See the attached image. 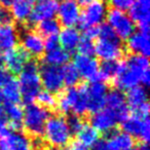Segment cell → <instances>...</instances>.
<instances>
[{
	"label": "cell",
	"instance_id": "1",
	"mask_svg": "<svg viewBox=\"0 0 150 150\" xmlns=\"http://www.w3.org/2000/svg\"><path fill=\"white\" fill-rule=\"evenodd\" d=\"M114 84L119 91H129L139 84L146 88L150 82L148 58L138 54L127 57L125 62L119 64Z\"/></svg>",
	"mask_w": 150,
	"mask_h": 150
},
{
	"label": "cell",
	"instance_id": "2",
	"mask_svg": "<svg viewBox=\"0 0 150 150\" xmlns=\"http://www.w3.org/2000/svg\"><path fill=\"white\" fill-rule=\"evenodd\" d=\"M98 42L95 44V54L105 61H117L123 56L121 40L116 36L110 26L102 24L98 27Z\"/></svg>",
	"mask_w": 150,
	"mask_h": 150
},
{
	"label": "cell",
	"instance_id": "3",
	"mask_svg": "<svg viewBox=\"0 0 150 150\" xmlns=\"http://www.w3.org/2000/svg\"><path fill=\"white\" fill-rule=\"evenodd\" d=\"M21 92L22 101L27 104L34 103L41 92V81L39 76V67L35 61H29L19 74L18 81Z\"/></svg>",
	"mask_w": 150,
	"mask_h": 150
},
{
	"label": "cell",
	"instance_id": "4",
	"mask_svg": "<svg viewBox=\"0 0 150 150\" xmlns=\"http://www.w3.org/2000/svg\"><path fill=\"white\" fill-rule=\"evenodd\" d=\"M57 106L60 112L73 115L83 116L88 111V96H86V86H74L68 88L57 100Z\"/></svg>",
	"mask_w": 150,
	"mask_h": 150
},
{
	"label": "cell",
	"instance_id": "5",
	"mask_svg": "<svg viewBox=\"0 0 150 150\" xmlns=\"http://www.w3.org/2000/svg\"><path fill=\"white\" fill-rule=\"evenodd\" d=\"M71 136L66 119L62 115L50 116L44 127L43 137L45 143L52 149L64 148L70 142Z\"/></svg>",
	"mask_w": 150,
	"mask_h": 150
},
{
	"label": "cell",
	"instance_id": "6",
	"mask_svg": "<svg viewBox=\"0 0 150 150\" xmlns=\"http://www.w3.org/2000/svg\"><path fill=\"white\" fill-rule=\"evenodd\" d=\"M50 118V111L39 104L31 103L26 105L23 113V125L30 136L38 139L43 135V129L47 119Z\"/></svg>",
	"mask_w": 150,
	"mask_h": 150
},
{
	"label": "cell",
	"instance_id": "7",
	"mask_svg": "<svg viewBox=\"0 0 150 150\" xmlns=\"http://www.w3.org/2000/svg\"><path fill=\"white\" fill-rule=\"evenodd\" d=\"M107 13H108V7L105 1L93 0L86 4L82 13H80L78 24L82 30L98 27L99 25H102L103 22L106 20Z\"/></svg>",
	"mask_w": 150,
	"mask_h": 150
},
{
	"label": "cell",
	"instance_id": "8",
	"mask_svg": "<svg viewBox=\"0 0 150 150\" xmlns=\"http://www.w3.org/2000/svg\"><path fill=\"white\" fill-rule=\"evenodd\" d=\"M106 20L120 40H127L129 36L136 32V25L125 11L112 8L107 13Z\"/></svg>",
	"mask_w": 150,
	"mask_h": 150
},
{
	"label": "cell",
	"instance_id": "9",
	"mask_svg": "<svg viewBox=\"0 0 150 150\" xmlns=\"http://www.w3.org/2000/svg\"><path fill=\"white\" fill-rule=\"evenodd\" d=\"M122 129L125 134L131 136L132 138H136L141 143L147 144L150 139V123L149 118L139 117L133 115L129 116L125 121L121 122Z\"/></svg>",
	"mask_w": 150,
	"mask_h": 150
},
{
	"label": "cell",
	"instance_id": "10",
	"mask_svg": "<svg viewBox=\"0 0 150 150\" xmlns=\"http://www.w3.org/2000/svg\"><path fill=\"white\" fill-rule=\"evenodd\" d=\"M127 106L133 111V115L146 118L149 115V104L146 88L138 86L132 90L127 91L125 96Z\"/></svg>",
	"mask_w": 150,
	"mask_h": 150
},
{
	"label": "cell",
	"instance_id": "11",
	"mask_svg": "<svg viewBox=\"0 0 150 150\" xmlns=\"http://www.w3.org/2000/svg\"><path fill=\"white\" fill-rule=\"evenodd\" d=\"M39 76L41 86L45 88L46 92H50L54 95L60 93L64 88L61 67L44 64L39 69Z\"/></svg>",
	"mask_w": 150,
	"mask_h": 150
},
{
	"label": "cell",
	"instance_id": "12",
	"mask_svg": "<svg viewBox=\"0 0 150 150\" xmlns=\"http://www.w3.org/2000/svg\"><path fill=\"white\" fill-rule=\"evenodd\" d=\"M105 108L114 114L118 122H122L129 117V106L125 100V95L117 88L108 91L105 100Z\"/></svg>",
	"mask_w": 150,
	"mask_h": 150
},
{
	"label": "cell",
	"instance_id": "13",
	"mask_svg": "<svg viewBox=\"0 0 150 150\" xmlns=\"http://www.w3.org/2000/svg\"><path fill=\"white\" fill-rule=\"evenodd\" d=\"M0 150H33V143L26 134L7 131L0 136Z\"/></svg>",
	"mask_w": 150,
	"mask_h": 150
},
{
	"label": "cell",
	"instance_id": "14",
	"mask_svg": "<svg viewBox=\"0 0 150 150\" xmlns=\"http://www.w3.org/2000/svg\"><path fill=\"white\" fill-rule=\"evenodd\" d=\"M108 88L104 81L91 82L86 86V96H88V111L96 113L105 108V100H106Z\"/></svg>",
	"mask_w": 150,
	"mask_h": 150
},
{
	"label": "cell",
	"instance_id": "15",
	"mask_svg": "<svg viewBox=\"0 0 150 150\" xmlns=\"http://www.w3.org/2000/svg\"><path fill=\"white\" fill-rule=\"evenodd\" d=\"M80 11L79 3L76 0H64L58 5V22L60 25L67 27H73L74 25L78 24L80 18Z\"/></svg>",
	"mask_w": 150,
	"mask_h": 150
},
{
	"label": "cell",
	"instance_id": "16",
	"mask_svg": "<svg viewBox=\"0 0 150 150\" xmlns=\"http://www.w3.org/2000/svg\"><path fill=\"white\" fill-rule=\"evenodd\" d=\"M73 66L78 71L80 77L90 80L91 82L103 81L99 74V63L93 57L77 54L74 58Z\"/></svg>",
	"mask_w": 150,
	"mask_h": 150
},
{
	"label": "cell",
	"instance_id": "17",
	"mask_svg": "<svg viewBox=\"0 0 150 150\" xmlns=\"http://www.w3.org/2000/svg\"><path fill=\"white\" fill-rule=\"evenodd\" d=\"M129 18L134 24L139 26L141 31L149 32L150 21V1L149 0H135L129 7Z\"/></svg>",
	"mask_w": 150,
	"mask_h": 150
},
{
	"label": "cell",
	"instance_id": "18",
	"mask_svg": "<svg viewBox=\"0 0 150 150\" xmlns=\"http://www.w3.org/2000/svg\"><path fill=\"white\" fill-rule=\"evenodd\" d=\"M58 5L57 0H36L28 23L35 25L43 20L54 19L57 15Z\"/></svg>",
	"mask_w": 150,
	"mask_h": 150
},
{
	"label": "cell",
	"instance_id": "19",
	"mask_svg": "<svg viewBox=\"0 0 150 150\" xmlns=\"http://www.w3.org/2000/svg\"><path fill=\"white\" fill-rule=\"evenodd\" d=\"M21 43L23 50L29 56L34 58L42 56L44 52V39L38 32L28 30L21 36Z\"/></svg>",
	"mask_w": 150,
	"mask_h": 150
},
{
	"label": "cell",
	"instance_id": "20",
	"mask_svg": "<svg viewBox=\"0 0 150 150\" xmlns=\"http://www.w3.org/2000/svg\"><path fill=\"white\" fill-rule=\"evenodd\" d=\"M91 125L100 133L110 134L114 131L118 121L110 110L104 108L98 112L93 113L91 117Z\"/></svg>",
	"mask_w": 150,
	"mask_h": 150
},
{
	"label": "cell",
	"instance_id": "21",
	"mask_svg": "<svg viewBox=\"0 0 150 150\" xmlns=\"http://www.w3.org/2000/svg\"><path fill=\"white\" fill-rule=\"evenodd\" d=\"M127 50L133 52V54L147 58L150 54V41L148 32L141 30L134 32L127 39Z\"/></svg>",
	"mask_w": 150,
	"mask_h": 150
},
{
	"label": "cell",
	"instance_id": "22",
	"mask_svg": "<svg viewBox=\"0 0 150 150\" xmlns=\"http://www.w3.org/2000/svg\"><path fill=\"white\" fill-rule=\"evenodd\" d=\"M29 61V54L23 48L16 47L7 52L4 56V64L7 67V71L13 74H20Z\"/></svg>",
	"mask_w": 150,
	"mask_h": 150
},
{
	"label": "cell",
	"instance_id": "23",
	"mask_svg": "<svg viewBox=\"0 0 150 150\" xmlns=\"http://www.w3.org/2000/svg\"><path fill=\"white\" fill-rule=\"evenodd\" d=\"M19 32L13 24L0 26V52H7L19 43Z\"/></svg>",
	"mask_w": 150,
	"mask_h": 150
},
{
	"label": "cell",
	"instance_id": "24",
	"mask_svg": "<svg viewBox=\"0 0 150 150\" xmlns=\"http://www.w3.org/2000/svg\"><path fill=\"white\" fill-rule=\"evenodd\" d=\"M36 0H13L11 6V16L18 23L28 22Z\"/></svg>",
	"mask_w": 150,
	"mask_h": 150
},
{
	"label": "cell",
	"instance_id": "25",
	"mask_svg": "<svg viewBox=\"0 0 150 150\" xmlns=\"http://www.w3.org/2000/svg\"><path fill=\"white\" fill-rule=\"evenodd\" d=\"M80 33L76 28L67 27L64 28L62 31H60L58 35L59 43L60 46L70 54L71 52H74L80 41Z\"/></svg>",
	"mask_w": 150,
	"mask_h": 150
},
{
	"label": "cell",
	"instance_id": "26",
	"mask_svg": "<svg viewBox=\"0 0 150 150\" xmlns=\"http://www.w3.org/2000/svg\"><path fill=\"white\" fill-rule=\"evenodd\" d=\"M106 143L110 150H133L135 147L134 139L125 132H111Z\"/></svg>",
	"mask_w": 150,
	"mask_h": 150
},
{
	"label": "cell",
	"instance_id": "27",
	"mask_svg": "<svg viewBox=\"0 0 150 150\" xmlns=\"http://www.w3.org/2000/svg\"><path fill=\"white\" fill-rule=\"evenodd\" d=\"M3 112L8 121V125L11 131L19 132L23 125V113L24 110L19 104L5 103L3 106Z\"/></svg>",
	"mask_w": 150,
	"mask_h": 150
},
{
	"label": "cell",
	"instance_id": "28",
	"mask_svg": "<svg viewBox=\"0 0 150 150\" xmlns=\"http://www.w3.org/2000/svg\"><path fill=\"white\" fill-rule=\"evenodd\" d=\"M69 60H70V54L63 50L61 46L50 50H45L43 57L44 64L56 67H61L68 64Z\"/></svg>",
	"mask_w": 150,
	"mask_h": 150
},
{
	"label": "cell",
	"instance_id": "29",
	"mask_svg": "<svg viewBox=\"0 0 150 150\" xmlns=\"http://www.w3.org/2000/svg\"><path fill=\"white\" fill-rule=\"evenodd\" d=\"M78 141L86 145V147H93L100 141V134L91 125H86L77 133Z\"/></svg>",
	"mask_w": 150,
	"mask_h": 150
},
{
	"label": "cell",
	"instance_id": "30",
	"mask_svg": "<svg viewBox=\"0 0 150 150\" xmlns=\"http://www.w3.org/2000/svg\"><path fill=\"white\" fill-rule=\"evenodd\" d=\"M1 93H2L3 100H4L6 103L19 104V103L22 101L19 84H18V81H16L13 78L3 86Z\"/></svg>",
	"mask_w": 150,
	"mask_h": 150
},
{
	"label": "cell",
	"instance_id": "31",
	"mask_svg": "<svg viewBox=\"0 0 150 150\" xmlns=\"http://www.w3.org/2000/svg\"><path fill=\"white\" fill-rule=\"evenodd\" d=\"M61 69H62V76L64 86H67L68 88L77 86L81 77H80L79 73L76 70V68L73 66V64H66Z\"/></svg>",
	"mask_w": 150,
	"mask_h": 150
},
{
	"label": "cell",
	"instance_id": "32",
	"mask_svg": "<svg viewBox=\"0 0 150 150\" xmlns=\"http://www.w3.org/2000/svg\"><path fill=\"white\" fill-rule=\"evenodd\" d=\"M38 31L40 35L46 36V37H52L58 36L61 31V25L56 19H47L38 23Z\"/></svg>",
	"mask_w": 150,
	"mask_h": 150
},
{
	"label": "cell",
	"instance_id": "33",
	"mask_svg": "<svg viewBox=\"0 0 150 150\" xmlns=\"http://www.w3.org/2000/svg\"><path fill=\"white\" fill-rule=\"evenodd\" d=\"M119 64L117 61H105L99 65V74L103 81L113 79L116 75L119 68Z\"/></svg>",
	"mask_w": 150,
	"mask_h": 150
},
{
	"label": "cell",
	"instance_id": "34",
	"mask_svg": "<svg viewBox=\"0 0 150 150\" xmlns=\"http://www.w3.org/2000/svg\"><path fill=\"white\" fill-rule=\"evenodd\" d=\"M76 50H78V54L86 56V57H93L95 54L94 40L83 36V37L80 38V41L78 43Z\"/></svg>",
	"mask_w": 150,
	"mask_h": 150
},
{
	"label": "cell",
	"instance_id": "35",
	"mask_svg": "<svg viewBox=\"0 0 150 150\" xmlns=\"http://www.w3.org/2000/svg\"><path fill=\"white\" fill-rule=\"evenodd\" d=\"M39 105L45 109H52L57 106V98L54 94L46 91H41L37 97Z\"/></svg>",
	"mask_w": 150,
	"mask_h": 150
},
{
	"label": "cell",
	"instance_id": "36",
	"mask_svg": "<svg viewBox=\"0 0 150 150\" xmlns=\"http://www.w3.org/2000/svg\"><path fill=\"white\" fill-rule=\"evenodd\" d=\"M66 122L69 127V131H70L71 135H77V133L80 131V129L84 125L81 117L77 116V115H70L66 119Z\"/></svg>",
	"mask_w": 150,
	"mask_h": 150
},
{
	"label": "cell",
	"instance_id": "37",
	"mask_svg": "<svg viewBox=\"0 0 150 150\" xmlns=\"http://www.w3.org/2000/svg\"><path fill=\"white\" fill-rule=\"evenodd\" d=\"M134 1L135 0H110V3L113 6V8L125 11L131 7Z\"/></svg>",
	"mask_w": 150,
	"mask_h": 150
},
{
	"label": "cell",
	"instance_id": "38",
	"mask_svg": "<svg viewBox=\"0 0 150 150\" xmlns=\"http://www.w3.org/2000/svg\"><path fill=\"white\" fill-rule=\"evenodd\" d=\"M63 150H90L88 147H86V145H83L82 143H80L79 141H71L63 148Z\"/></svg>",
	"mask_w": 150,
	"mask_h": 150
},
{
	"label": "cell",
	"instance_id": "39",
	"mask_svg": "<svg viewBox=\"0 0 150 150\" xmlns=\"http://www.w3.org/2000/svg\"><path fill=\"white\" fill-rule=\"evenodd\" d=\"M60 46V43H59V39L58 36H52V37H48L46 39V41H44V52L45 50H54V48H57Z\"/></svg>",
	"mask_w": 150,
	"mask_h": 150
},
{
	"label": "cell",
	"instance_id": "40",
	"mask_svg": "<svg viewBox=\"0 0 150 150\" xmlns=\"http://www.w3.org/2000/svg\"><path fill=\"white\" fill-rule=\"evenodd\" d=\"M11 79H13V76L11 73L6 69L0 68V88H3Z\"/></svg>",
	"mask_w": 150,
	"mask_h": 150
},
{
	"label": "cell",
	"instance_id": "41",
	"mask_svg": "<svg viewBox=\"0 0 150 150\" xmlns=\"http://www.w3.org/2000/svg\"><path fill=\"white\" fill-rule=\"evenodd\" d=\"M8 131V121L5 116L4 112L0 108V136Z\"/></svg>",
	"mask_w": 150,
	"mask_h": 150
},
{
	"label": "cell",
	"instance_id": "42",
	"mask_svg": "<svg viewBox=\"0 0 150 150\" xmlns=\"http://www.w3.org/2000/svg\"><path fill=\"white\" fill-rule=\"evenodd\" d=\"M93 150H110L107 146L106 141H99L95 146H93Z\"/></svg>",
	"mask_w": 150,
	"mask_h": 150
},
{
	"label": "cell",
	"instance_id": "43",
	"mask_svg": "<svg viewBox=\"0 0 150 150\" xmlns=\"http://www.w3.org/2000/svg\"><path fill=\"white\" fill-rule=\"evenodd\" d=\"M13 0H0V5H1V8H11V3H13Z\"/></svg>",
	"mask_w": 150,
	"mask_h": 150
},
{
	"label": "cell",
	"instance_id": "44",
	"mask_svg": "<svg viewBox=\"0 0 150 150\" xmlns=\"http://www.w3.org/2000/svg\"><path fill=\"white\" fill-rule=\"evenodd\" d=\"M133 150H149L148 148V145L147 144H144V143H140L137 147H134Z\"/></svg>",
	"mask_w": 150,
	"mask_h": 150
},
{
	"label": "cell",
	"instance_id": "45",
	"mask_svg": "<svg viewBox=\"0 0 150 150\" xmlns=\"http://www.w3.org/2000/svg\"><path fill=\"white\" fill-rule=\"evenodd\" d=\"M3 65H4V54L0 52V68H3Z\"/></svg>",
	"mask_w": 150,
	"mask_h": 150
},
{
	"label": "cell",
	"instance_id": "46",
	"mask_svg": "<svg viewBox=\"0 0 150 150\" xmlns=\"http://www.w3.org/2000/svg\"><path fill=\"white\" fill-rule=\"evenodd\" d=\"M78 3H81V4H88V2L93 1V0H76Z\"/></svg>",
	"mask_w": 150,
	"mask_h": 150
},
{
	"label": "cell",
	"instance_id": "47",
	"mask_svg": "<svg viewBox=\"0 0 150 150\" xmlns=\"http://www.w3.org/2000/svg\"><path fill=\"white\" fill-rule=\"evenodd\" d=\"M3 102H4V100H3V96H2V93H1V91H0V108H1V106H2Z\"/></svg>",
	"mask_w": 150,
	"mask_h": 150
},
{
	"label": "cell",
	"instance_id": "48",
	"mask_svg": "<svg viewBox=\"0 0 150 150\" xmlns=\"http://www.w3.org/2000/svg\"><path fill=\"white\" fill-rule=\"evenodd\" d=\"M0 26H1V22H0Z\"/></svg>",
	"mask_w": 150,
	"mask_h": 150
},
{
	"label": "cell",
	"instance_id": "49",
	"mask_svg": "<svg viewBox=\"0 0 150 150\" xmlns=\"http://www.w3.org/2000/svg\"><path fill=\"white\" fill-rule=\"evenodd\" d=\"M61 1H64V0H61Z\"/></svg>",
	"mask_w": 150,
	"mask_h": 150
}]
</instances>
